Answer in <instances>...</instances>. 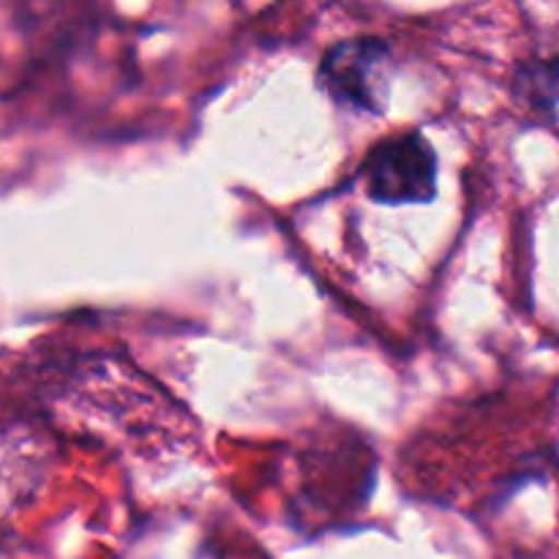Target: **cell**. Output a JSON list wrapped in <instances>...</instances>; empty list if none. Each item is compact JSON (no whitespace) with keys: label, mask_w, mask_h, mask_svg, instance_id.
<instances>
[{"label":"cell","mask_w":559,"mask_h":559,"mask_svg":"<svg viewBox=\"0 0 559 559\" xmlns=\"http://www.w3.org/2000/svg\"><path fill=\"white\" fill-rule=\"evenodd\" d=\"M360 173L366 194L385 205L429 202L437 191V156L418 131L388 136L371 147Z\"/></svg>","instance_id":"6da1fadb"},{"label":"cell","mask_w":559,"mask_h":559,"mask_svg":"<svg viewBox=\"0 0 559 559\" xmlns=\"http://www.w3.org/2000/svg\"><path fill=\"white\" fill-rule=\"evenodd\" d=\"M320 76L344 107L382 112L391 85V47L382 38H349L328 49Z\"/></svg>","instance_id":"7a4b0ae2"},{"label":"cell","mask_w":559,"mask_h":559,"mask_svg":"<svg viewBox=\"0 0 559 559\" xmlns=\"http://www.w3.org/2000/svg\"><path fill=\"white\" fill-rule=\"evenodd\" d=\"M519 85L535 109L559 118V49L549 58L530 63L519 76Z\"/></svg>","instance_id":"3957f363"}]
</instances>
